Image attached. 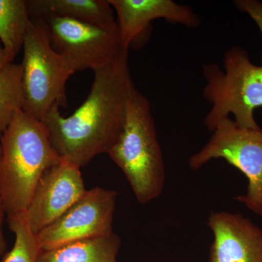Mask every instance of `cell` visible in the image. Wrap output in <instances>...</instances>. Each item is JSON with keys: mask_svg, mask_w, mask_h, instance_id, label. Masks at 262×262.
<instances>
[{"mask_svg": "<svg viewBox=\"0 0 262 262\" xmlns=\"http://www.w3.org/2000/svg\"><path fill=\"white\" fill-rule=\"evenodd\" d=\"M5 214L6 213H5L3 200H2L1 194H0V256H2L7 252V249H8V245H7L3 229Z\"/></svg>", "mask_w": 262, "mask_h": 262, "instance_id": "ac0fdd59", "label": "cell"}, {"mask_svg": "<svg viewBox=\"0 0 262 262\" xmlns=\"http://www.w3.org/2000/svg\"><path fill=\"white\" fill-rule=\"evenodd\" d=\"M117 192L94 187L64 214L36 234L41 251H50L67 245L106 235L113 232L114 213Z\"/></svg>", "mask_w": 262, "mask_h": 262, "instance_id": "52a82bcc", "label": "cell"}, {"mask_svg": "<svg viewBox=\"0 0 262 262\" xmlns=\"http://www.w3.org/2000/svg\"><path fill=\"white\" fill-rule=\"evenodd\" d=\"M31 18L67 17L104 28L118 27L108 0H29Z\"/></svg>", "mask_w": 262, "mask_h": 262, "instance_id": "7c38bea8", "label": "cell"}, {"mask_svg": "<svg viewBox=\"0 0 262 262\" xmlns=\"http://www.w3.org/2000/svg\"><path fill=\"white\" fill-rule=\"evenodd\" d=\"M213 242L208 262H262V229L241 213H211Z\"/></svg>", "mask_w": 262, "mask_h": 262, "instance_id": "8fae6325", "label": "cell"}, {"mask_svg": "<svg viewBox=\"0 0 262 262\" xmlns=\"http://www.w3.org/2000/svg\"><path fill=\"white\" fill-rule=\"evenodd\" d=\"M0 194L7 215L27 211L42 176L61 161L42 122L20 110L0 139Z\"/></svg>", "mask_w": 262, "mask_h": 262, "instance_id": "7a4b0ae2", "label": "cell"}, {"mask_svg": "<svg viewBox=\"0 0 262 262\" xmlns=\"http://www.w3.org/2000/svg\"><path fill=\"white\" fill-rule=\"evenodd\" d=\"M121 241L115 232L42 251L37 262H118Z\"/></svg>", "mask_w": 262, "mask_h": 262, "instance_id": "4fadbf2b", "label": "cell"}, {"mask_svg": "<svg viewBox=\"0 0 262 262\" xmlns=\"http://www.w3.org/2000/svg\"><path fill=\"white\" fill-rule=\"evenodd\" d=\"M116 14L120 46L130 50L141 48L151 35L153 20L164 19L170 24L198 28L201 18L189 5L172 0H108Z\"/></svg>", "mask_w": 262, "mask_h": 262, "instance_id": "9c48e42d", "label": "cell"}, {"mask_svg": "<svg viewBox=\"0 0 262 262\" xmlns=\"http://www.w3.org/2000/svg\"><path fill=\"white\" fill-rule=\"evenodd\" d=\"M80 168L61 160L38 182L26 211L31 230L37 234L59 219L85 193Z\"/></svg>", "mask_w": 262, "mask_h": 262, "instance_id": "30bf717a", "label": "cell"}, {"mask_svg": "<svg viewBox=\"0 0 262 262\" xmlns=\"http://www.w3.org/2000/svg\"><path fill=\"white\" fill-rule=\"evenodd\" d=\"M42 19L47 24L52 43L75 72H94L104 67L122 48L118 27L104 28L67 17Z\"/></svg>", "mask_w": 262, "mask_h": 262, "instance_id": "ba28073f", "label": "cell"}, {"mask_svg": "<svg viewBox=\"0 0 262 262\" xmlns=\"http://www.w3.org/2000/svg\"><path fill=\"white\" fill-rule=\"evenodd\" d=\"M7 220L15 239L13 248L3 255L1 262H37L42 251L37 236L29 227L26 211L8 215Z\"/></svg>", "mask_w": 262, "mask_h": 262, "instance_id": "2e32d148", "label": "cell"}, {"mask_svg": "<svg viewBox=\"0 0 262 262\" xmlns=\"http://www.w3.org/2000/svg\"><path fill=\"white\" fill-rule=\"evenodd\" d=\"M31 17L26 0H0V41L11 61L23 48Z\"/></svg>", "mask_w": 262, "mask_h": 262, "instance_id": "5bb4252c", "label": "cell"}, {"mask_svg": "<svg viewBox=\"0 0 262 262\" xmlns=\"http://www.w3.org/2000/svg\"><path fill=\"white\" fill-rule=\"evenodd\" d=\"M23 50V111L42 122L54 106H67L66 85L75 71L52 47L49 29L42 18H31Z\"/></svg>", "mask_w": 262, "mask_h": 262, "instance_id": "5b68a950", "label": "cell"}, {"mask_svg": "<svg viewBox=\"0 0 262 262\" xmlns=\"http://www.w3.org/2000/svg\"><path fill=\"white\" fill-rule=\"evenodd\" d=\"M134 86L129 50L121 48L108 64L94 71L90 94L75 113L63 117L59 106L52 108L42 122L61 160L81 168L97 155L108 154L123 127Z\"/></svg>", "mask_w": 262, "mask_h": 262, "instance_id": "6da1fadb", "label": "cell"}, {"mask_svg": "<svg viewBox=\"0 0 262 262\" xmlns=\"http://www.w3.org/2000/svg\"><path fill=\"white\" fill-rule=\"evenodd\" d=\"M234 5L239 11L249 15L258 26L262 34V2L258 0H235Z\"/></svg>", "mask_w": 262, "mask_h": 262, "instance_id": "e0dca14e", "label": "cell"}, {"mask_svg": "<svg viewBox=\"0 0 262 262\" xmlns=\"http://www.w3.org/2000/svg\"><path fill=\"white\" fill-rule=\"evenodd\" d=\"M213 159L225 160L244 174L247 191L235 199L262 217L261 129L239 126L229 117L222 119L206 145L190 157L189 167L198 170Z\"/></svg>", "mask_w": 262, "mask_h": 262, "instance_id": "8992f818", "label": "cell"}, {"mask_svg": "<svg viewBox=\"0 0 262 262\" xmlns=\"http://www.w3.org/2000/svg\"><path fill=\"white\" fill-rule=\"evenodd\" d=\"M11 60L10 59L9 56L7 54L3 46L0 44V70H3V68L8 64V63H12Z\"/></svg>", "mask_w": 262, "mask_h": 262, "instance_id": "d6986e66", "label": "cell"}, {"mask_svg": "<svg viewBox=\"0 0 262 262\" xmlns=\"http://www.w3.org/2000/svg\"><path fill=\"white\" fill-rule=\"evenodd\" d=\"M202 70L206 82L203 98L211 104L204 119L208 130L213 132L231 114L239 126L259 129L254 111L262 106V65L254 64L245 48L234 46L224 54L223 69L206 63Z\"/></svg>", "mask_w": 262, "mask_h": 262, "instance_id": "277c9868", "label": "cell"}, {"mask_svg": "<svg viewBox=\"0 0 262 262\" xmlns=\"http://www.w3.org/2000/svg\"><path fill=\"white\" fill-rule=\"evenodd\" d=\"M108 155L123 171L139 203L146 204L162 194L165 164L151 103L136 86L131 90L121 133Z\"/></svg>", "mask_w": 262, "mask_h": 262, "instance_id": "3957f363", "label": "cell"}, {"mask_svg": "<svg viewBox=\"0 0 262 262\" xmlns=\"http://www.w3.org/2000/svg\"><path fill=\"white\" fill-rule=\"evenodd\" d=\"M24 104L23 69L21 63L12 62L0 70V134Z\"/></svg>", "mask_w": 262, "mask_h": 262, "instance_id": "9a60e30c", "label": "cell"}, {"mask_svg": "<svg viewBox=\"0 0 262 262\" xmlns=\"http://www.w3.org/2000/svg\"><path fill=\"white\" fill-rule=\"evenodd\" d=\"M0 153H1V144H0Z\"/></svg>", "mask_w": 262, "mask_h": 262, "instance_id": "ffe728a7", "label": "cell"}]
</instances>
